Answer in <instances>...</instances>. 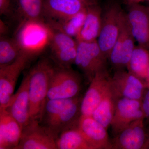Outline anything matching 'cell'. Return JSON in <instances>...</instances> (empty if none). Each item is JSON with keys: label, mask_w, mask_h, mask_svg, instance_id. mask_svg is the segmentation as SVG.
<instances>
[{"label": "cell", "mask_w": 149, "mask_h": 149, "mask_svg": "<svg viewBox=\"0 0 149 149\" xmlns=\"http://www.w3.org/2000/svg\"><path fill=\"white\" fill-rule=\"evenodd\" d=\"M52 35V27L44 20L20 22L14 38L22 54L31 59L49 47Z\"/></svg>", "instance_id": "obj_1"}, {"label": "cell", "mask_w": 149, "mask_h": 149, "mask_svg": "<svg viewBox=\"0 0 149 149\" xmlns=\"http://www.w3.org/2000/svg\"><path fill=\"white\" fill-rule=\"evenodd\" d=\"M54 66L49 59L43 58L28 71L29 120H40L47 101L50 78Z\"/></svg>", "instance_id": "obj_2"}, {"label": "cell", "mask_w": 149, "mask_h": 149, "mask_svg": "<svg viewBox=\"0 0 149 149\" xmlns=\"http://www.w3.org/2000/svg\"><path fill=\"white\" fill-rule=\"evenodd\" d=\"M81 89L82 80L77 72L71 67L55 65L50 78L47 100L76 97Z\"/></svg>", "instance_id": "obj_3"}, {"label": "cell", "mask_w": 149, "mask_h": 149, "mask_svg": "<svg viewBox=\"0 0 149 149\" xmlns=\"http://www.w3.org/2000/svg\"><path fill=\"white\" fill-rule=\"evenodd\" d=\"M74 64L82 71L89 82L99 72H106L107 58L97 41L78 42Z\"/></svg>", "instance_id": "obj_4"}, {"label": "cell", "mask_w": 149, "mask_h": 149, "mask_svg": "<svg viewBox=\"0 0 149 149\" xmlns=\"http://www.w3.org/2000/svg\"><path fill=\"white\" fill-rule=\"evenodd\" d=\"M147 87L145 81L123 69L116 70L110 77V89L115 100L122 97L142 100Z\"/></svg>", "instance_id": "obj_5"}, {"label": "cell", "mask_w": 149, "mask_h": 149, "mask_svg": "<svg viewBox=\"0 0 149 149\" xmlns=\"http://www.w3.org/2000/svg\"><path fill=\"white\" fill-rule=\"evenodd\" d=\"M52 28V35L49 46L51 59L56 66L70 68L74 64L77 55V41L64 32Z\"/></svg>", "instance_id": "obj_6"}, {"label": "cell", "mask_w": 149, "mask_h": 149, "mask_svg": "<svg viewBox=\"0 0 149 149\" xmlns=\"http://www.w3.org/2000/svg\"><path fill=\"white\" fill-rule=\"evenodd\" d=\"M122 11L118 4H112L107 8L102 15L101 30L97 42L108 59L119 35Z\"/></svg>", "instance_id": "obj_7"}, {"label": "cell", "mask_w": 149, "mask_h": 149, "mask_svg": "<svg viewBox=\"0 0 149 149\" xmlns=\"http://www.w3.org/2000/svg\"><path fill=\"white\" fill-rule=\"evenodd\" d=\"M31 60L22 54L11 64L0 67V110L5 109L9 104L20 73Z\"/></svg>", "instance_id": "obj_8"}, {"label": "cell", "mask_w": 149, "mask_h": 149, "mask_svg": "<svg viewBox=\"0 0 149 149\" xmlns=\"http://www.w3.org/2000/svg\"><path fill=\"white\" fill-rule=\"evenodd\" d=\"M145 118L142 100L124 97L116 99L114 116L111 125L112 131L116 136L130 123Z\"/></svg>", "instance_id": "obj_9"}, {"label": "cell", "mask_w": 149, "mask_h": 149, "mask_svg": "<svg viewBox=\"0 0 149 149\" xmlns=\"http://www.w3.org/2000/svg\"><path fill=\"white\" fill-rule=\"evenodd\" d=\"M15 149H57L55 139L37 120H30L22 128L19 143Z\"/></svg>", "instance_id": "obj_10"}, {"label": "cell", "mask_w": 149, "mask_h": 149, "mask_svg": "<svg viewBox=\"0 0 149 149\" xmlns=\"http://www.w3.org/2000/svg\"><path fill=\"white\" fill-rule=\"evenodd\" d=\"M110 77L106 71L99 72L91 80L81 101L80 111L82 115L92 116L110 89Z\"/></svg>", "instance_id": "obj_11"}, {"label": "cell", "mask_w": 149, "mask_h": 149, "mask_svg": "<svg viewBox=\"0 0 149 149\" xmlns=\"http://www.w3.org/2000/svg\"><path fill=\"white\" fill-rule=\"evenodd\" d=\"M77 127L91 149H112L107 129L92 116L81 115Z\"/></svg>", "instance_id": "obj_12"}, {"label": "cell", "mask_w": 149, "mask_h": 149, "mask_svg": "<svg viewBox=\"0 0 149 149\" xmlns=\"http://www.w3.org/2000/svg\"><path fill=\"white\" fill-rule=\"evenodd\" d=\"M145 119L130 123L115 136L112 149H147L148 139L144 125Z\"/></svg>", "instance_id": "obj_13"}, {"label": "cell", "mask_w": 149, "mask_h": 149, "mask_svg": "<svg viewBox=\"0 0 149 149\" xmlns=\"http://www.w3.org/2000/svg\"><path fill=\"white\" fill-rule=\"evenodd\" d=\"M126 14L135 41L139 45L149 50V8L134 4L130 5Z\"/></svg>", "instance_id": "obj_14"}, {"label": "cell", "mask_w": 149, "mask_h": 149, "mask_svg": "<svg viewBox=\"0 0 149 149\" xmlns=\"http://www.w3.org/2000/svg\"><path fill=\"white\" fill-rule=\"evenodd\" d=\"M29 76L24 74L19 88L5 109L18 123L21 130L28 124L29 116Z\"/></svg>", "instance_id": "obj_15"}, {"label": "cell", "mask_w": 149, "mask_h": 149, "mask_svg": "<svg viewBox=\"0 0 149 149\" xmlns=\"http://www.w3.org/2000/svg\"><path fill=\"white\" fill-rule=\"evenodd\" d=\"M89 6L79 0H44V18L47 22L63 20Z\"/></svg>", "instance_id": "obj_16"}, {"label": "cell", "mask_w": 149, "mask_h": 149, "mask_svg": "<svg viewBox=\"0 0 149 149\" xmlns=\"http://www.w3.org/2000/svg\"><path fill=\"white\" fill-rule=\"evenodd\" d=\"M82 98L79 96L49 124L44 127L55 140L63 131L78 124L81 115L80 106Z\"/></svg>", "instance_id": "obj_17"}, {"label": "cell", "mask_w": 149, "mask_h": 149, "mask_svg": "<svg viewBox=\"0 0 149 149\" xmlns=\"http://www.w3.org/2000/svg\"><path fill=\"white\" fill-rule=\"evenodd\" d=\"M18 123L6 109L0 110V149H15L21 134Z\"/></svg>", "instance_id": "obj_18"}, {"label": "cell", "mask_w": 149, "mask_h": 149, "mask_svg": "<svg viewBox=\"0 0 149 149\" xmlns=\"http://www.w3.org/2000/svg\"><path fill=\"white\" fill-rule=\"evenodd\" d=\"M102 14L98 4L88 6L85 22L75 38L78 42H92L97 41L101 30Z\"/></svg>", "instance_id": "obj_19"}, {"label": "cell", "mask_w": 149, "mask_h": 149, "mask_svg": "<svg viewBox=\"0 0 149 149\" xmlns=\"http://www.w3.org/2000/svg\"><path fill=\"white\" fill-rule=\"evenodd\" d=\"M44 0H12V9L15 10L21 21L45 20Z\"/></svg>", "instance_id": "obj_20"}, {"label": "cell", "mask_w": 149, "mask_h": 149, "mask_svg": "<svg viewBox=\"0 0 149 149\" xmlns=\"http://www.w3.org/2000/svg\"><path fill=\"white\" fill-rule=\"evenodd\" d=\"M149 67V50L136 46L126 68L128 71L146 82Z\"/></svg>", "instance_id": "obj_21"}, {"label": "cell", "mask_w": 149, "mask_h": 149, "mask_svg": "<svg viewBox=\"0 0 149 149\" xmlns=\"http://www.w3.org/2000/svg\"><path fill=\"white\" fill-rule=\"evenodd\" d=\"M77 125L63 131L56 139L57 149H91Z\"/></svg>", "instance_id": "obj_22"}, {"label": "cell", "mask_w": 149, "mask_h": 149, "mask_svg": "<svg viewBox=\"0 0 149 149\" xmlns=\"http://www.w3.org/2000/svg\"><path fill=\"white\" fill-rule=\"evenodd\" d=\"M87 7L66 19L58 21L46 22L53 28L75 38L84 24L87 14Z\"/></svg>", "instance_id": "obj_23"}, {"label": "cell", "mask_w": 149, "mask_h": 149, "mask_svg": "<svg viewBox=\"0 0 149 149\" xmlns=\"http://www.w3.org/2000/svg\"><path fill=\"white\" fill-rule=\"evenodd\" d=\"M120 35L122 43L123 68H127L135 46L134 39L127 20L126 14L122 10L120 17Z\"/></svg>", "instance_id": "obj_24"}, {"label": "cell", "mask_w": 149, "mask_h": 149, "mask_svg": "<svg viewBox=\"0 0 149 149\" xmlns=\"http://www.w3.org/2000/svg\"><path fill=\"white\" fill-rule=\"evenodd\" d=\"M79 97V96H78ZM47 100L39 122L43 127L49 124L63 111L78 97Z\"/></svg>", "instance_id": "obj_25"}, {"label": "cell", "mask_w": 149, "mask_h": 149, "mask_svg": "<svg viewBox=\"0 0 149 149\" xmlns=\"http://www.w3.org/2000/svg\"><path fill=\"white\" fill-rule=\"evenodd\" d=\"M114 110L115 100L110 89L91 116L107 129L111 125Z\"/></svg>", "instance_id": "obj_26"}, {"label": "cell", "mask_w": 149, "mask_h": 149, "mask_svg": "<svg viewBox=\"0 0 149 149\" xmlns=\"http://www.w3.org/2000/svg\"><path fill=\"white\" fill-rule=\"evenodd\" d=\"M21 49L14 37L0 38V67L12 63L22 54Z\"/></svg>", "instance_id": "obj_27"}, {"label": "cell", "mask_w": 149, "mask_h": 149, "mask_svg": "<svg viewBox=\"0 0 149 149\" xmlns=\"http://www.w3.org/2000/svg\"><path fill=\"white\" fill-rule=\"evenodd\" d=\"M142 104L145 117L149 119V87H147L144 93Z\"/></svg>", "instance_id": "obj_28"}, {"label": "cell", "mask_w": 149, "mask_h": 149, "mask_svg": "<svg viewBox=\"0 0 149 149\" xmlns=\"http://www.w3.org/2000/svg\"><path fill=\"white\" fill-rule=\"evenodd\" d=\"M12 0H0V14H7L11 12Z\"/></svg>", "instance_id": "obj_29"}, {"label": "cell", "mask_w": 149, "mask_h": 149, "mask_svg": "<svg viewBox=\"0 0 149 149\" xmlns=\"http://www.w3.org/2000/svg\"><path fill=\"white\" fill-rule=\"evenodd\" d=\"M8 32V27L2 20H0V35L1 36H6Z\"/></svg>", "instance_id": "obj_30"}, {"label": "cell", "mask_w": 149, "mask_h": 149, "mask_svg": "<svg viewBox=\"0 0 149 149\" xmlns=\"http://www.w3.org/2000/svg\"><path fill=\"white\" fill-rule=\"evenodd\" d=\"M125 1L126 3L130 6L134 4L139 3L143 1L146 0H125Z\"/></svg>", "instance_id": "obj_31"}, {"label": "cell", "mask_w": 149, "mask_h": 149, "mask_svg": "<svg viewBox=\"0 0 149 149\" xmlns=\"http://www.w3.org/2000/svg\"><path fill=\"white\" fill-rule=\"evenodd\" d=\"M87 4L88 5H92L97 4L98 0H79Z\"/></svg>", "instance_id": "obj_32"}, {"label": "cell", "mask_w": 149, "mask_h": 149, "mask_svg": "<svg viewBox=\"0 0 149 149\" xmlns=\"http://www.w3.org/2000/svg\"><path fill=\"white\" fill-rule=\"evenodd\" d=\"M146 82V83L148 87H149V67L148 70V75H147V79Z\"/></svg>", "instance_id": "obj_33"}, {"label": "cell", "mask_w": 149, "mask_h": 149, "mask_svg": "<svg viewBox=\"0 0 149 149\" xmlns=\"http://www.w3.org/2000/svg\"><path fill=\"white\" fill-rule=\"evenodd\" d=\"M147 149H149V137L148 139V146H147Z\"/></svg>", "instance_id": "obj_34"}]
</instances>
